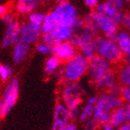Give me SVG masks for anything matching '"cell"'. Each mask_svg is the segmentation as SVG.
Returning <instances> with one entry per match:
<instances>
[{"label":"cell","mask_w":130,"mask_h":130,"mask_svg":"<svg viewBox=\"0 0 130 130\" xmlns=\"http://www.w3.org/2000/svg\"><path fill=\"white\" fill-rule=\"evenodd\" d=\"M57 3H62V2H66V1H69V0H55Z\"/></svg>","instance_id":"cell-39"},{"label":"cell","mask_w":130,"mask_h":130,"mask_svg":"<svg viewBox=\"0 0 130 130\" xmlns=\"http://www.w3.org/2000/svg\"><path fill=\"white\" fill-rule=\"evenodd\" d=\"M71 121L70 111L64 103L58 102L55 106L54 115H53V123L52 129L53 130H63L65 125Z\"/></svg>","instance_id":"cell-11"},{"label":"cell","mask_w":130,"mask_h":130,"mask_svg":"<svg viewBox=\"0 0 130 130\" xmlns=\"http://www.w3.org/2000/svg\"><path fill=\"white\" fill-rule=\"evenodd\" d=\"M84 95V88L77 82L65 83L61 89V101L67 106L68 109L80 110Z\"/></svg>","instance_id":"cell-5"},{"label":"cell","mask_w":130,"mask_h":130,"mask_svg":"<svg viewBox=\"0 0 130 130\" xmlns=\"http://www.w3.org/2000/svg\"><path fill=\"white\" fill-rule=\"evenodd\" d=\"M51 47L52 46H50V45H48V44H46L42 41L41 43L37 44L36 50L41 55H49L51 54Z\"/></svg>","instance_id":"cell-26"},{"label":"cell","mask_w":130,"mask_h":130,"mask_svg":"<svg viewBox=\"0 0 130 130\" xmlns=\"http://www.w3.org/2000/svg\"><path fill=\"white\" fill-rule=\"evenodd\" d=\"M97 100H98V96H90L89 98H87V102L88 103H91V104H94V105H96V103H97Z\"/></svg>","instance_id":"cell-35"},{"label":"cell","mask_w":130,"mask_h":130,"mask_svg":"<svg viewBox=\"0 0 130 130\" xmlns=\"http://www.w3.org/2000/svg\"><path fill=\"white\" fill-rule=\"evenodd\" d=\"M8 12V7L5 5H0V17L5 15L6 13Z\"/></svg>","instance_id":"cell-34"},{"label":"cell","mask_w":130,"mask_h":130,"mask_svg":"<svg viewBox=\"0 0 130 130\" xmlns=\"http://www.w3.org/2000/svg\"><path fill=\"white\" fill-rule=\"evenodd\" d=\"M122 105H124V102L120 95H116L107 91H103L100 95L98 96L97 103H96L97 107H100L108 111H113L114 109Z\"/></svg>","instance_id":"cell-10"},{"label":"cell","mask_w":130,"mask_h":130,"mask_svg":"<svg viewBox=\"0 0 130 130\" xmlns=\"http://www.w3.org/2000/svg\"><path fill=\"white\" fill-rule=\"evenodd\" d=\"M52 19L57 25H71L77 29H81L85 25V19L79 17L78 10L75 6L69 1L57 3V5L49 12Z\"/></svg>","instance_id":"cell-2"},{"label":"cell","mask_w":130,"mask_h":130,"mask_svg":"<svg viewBox=\"0 0 130 130\" xmlns=\"http://www.w3.org/2000/svg\"><path fill=\"white\" fill-rule=\"evenodd\" d=\"M3 22L5 23V34L3 36L1 46L9 47L14 46L20 40V31L21 24L16 20V18L11 13L8 12L1 17Z\"/></svg>","instance_id":"cell-6"},{"label":"cell","mask_w":130,"mask_h":130,"mask_svg":"<svg viewBox=\"0 0 130 130\" xmlns=\"http://www.w3.org/2000/svg\"><path fill=\"white\" fill-rule=\"evenodd\" d=\"M111 63H110L104 58L100 55H95L88 60V70L87 75L93 85L100 81L103 76L111 71Z\"/></svg>","instance_id":"cell-8"},{"label":"cell","mask_w":130,"mask_h":130,"mask_svg":"<svg viewBox=\"0 0 130 130\" xmlns=\"http://www.w3.org/2000/svg\"><path fill=\"white\" fill-rule=\"evenodd\" d=\"M100 127H101V129H103V130H113V129H115V128L111 125V123L104 124V125H100Z\"/></svg>","instance_id":"cell-36"},{"label":"cell","mask_w":130,"mask_h":130,"mask_svg":"<svg viewBox=\"0 0 130 130\" xmlns=\"http://www.w3.org/2000/svg\"><path fill=\"white\" fill-rule=\"evenodd\" d=\"M88 60L80 53L71 60L65 61L56 74L64 83H74L80 81L87 73Z\"/></svg>","instance_id":"cell-1"},{"label":"cell","mask_w":130,"mask_h":130,"mask_svg":"<svg viewBox=\"0 0 130 130\" xmlns=\"http://www.w3.org/2000/svg\"><path fill=\"white\" fill-rule=\"evenodd\" d=\"M62 60L54 54H50V56L47 57V59L45 61L44 71L46 75H52L60 70L61 67Z\"/></svg>","instance_id":"cell-18"},{"label":"cell","mask_w":130,"mask_h":130,"mask_svg":"<svg viewBox=\"0 0 130 130\" xmlns=\"http://www.w3.org/2000/svg\"><path fill=\"white\" fill-rule=\"evenodd\" d=\"M50 0H16L15 10L21 15H28L42 3H48Z\"/></svg>","instance_id":"cell-14"},{"label":"cell","mask_w":130,"mask_h":130,"mask_svg":"<svg viewBox=\"0 0 130 130\" xmlns=\"http://www.w3.org/2000/svg\"><path fill=\"white\" fill-rule=\"evenodd\" d=\"M125 119L126 122L130 123V104H125Z\"/></svg>","instance_id":"cell-33"},{"label":"cell","mask_w":130,"mask_h":130,"mask_svg":"<svg viewBox=\"0 0 130 130\" xmlns=\"http://www.w3.org/2000/svg\"><path fill=\"white\" fill-rule=\"evenodd\" d=\"M77 125H76L75 123L73 122V121H69V122L65 125L64 128H63V130H76L77 129Z\"/></svg>","instance_id":"cell-32"},{"label":"cell","mask_w":130,"mask_h":130,"mask_svg":"<svg viewBox=\"0 0 130 130\" xmlns=\"http://www.w3.org/2000/svg\"><path fill=\"white\" fill-rule=\"evenodd\" d=\"M110 117H111V111L103 110L95 105V111H94L93 118L100 124V125L110 123Z\"/></svg>","instance_id":"cell-23"},{"label":"cell","mask_w":130,"mask_h":130,"mask_svg":"<svg viewBox=\"0 0 130 130\" xmlns=\"http://www.w3.org/2000/svg\"><path fill=\"white\" fill-rule=\"evenodd\" d=\"M51 54L56 55L62 62H65L78 54V49L71 41H62L52 46Z\"/></svg>","instance_id":"cell-9"},{"label":"cell","mask_w":130,"mask_h":130,"mask_svg":"<svg viewBox=\"0 0 130 130\" xmlns=\"http://www.w3.org/2000/svg\"><path fill=\"white\" fill-rule=\"evenodd\" d=\"M118 81L122 87H127L130 86V64L125 63L122 65L117 73Z\"/></svg>","instance_id":"cell-20"},{"label":"cell","mask_w":130,"mask_h":130,"mask_svg":"<svg viewBox=\"0 0 130 130\" xmlns=\"http://www.w3.org/2000/svg\"><path fill=\"white\" fill-rule=\"evenodd\" d=\"M42 31L39 28L35 27L34 25L28 22L21 24V31H20V39L24 41L25 43L32 45L37 43L39 38L41 37Z\"/></svg>","instance_id":"cell-12"},{"label":"cell","mask_w":130,"mask_h":130,"mask_svg":"<svg viewBox=\"0 0 130 130\" xmlns=\"http://www.w3.org/2000/svg\"><path fill=\"white\" fill-rule=\"evenodd\" d=\"M126 122L125 119V112L124 105L120 106L118 108L114 109L111 111V117H110V123L114 128H118Z\"/></svg>","instance_id":"cell-19"},{"label":"cell","mask_w":130,"mask_h":130,"mask_svg":"<svg viewBox=\"0 0 130 130\" xmlns=\"http://www.w3.org/2000/svg\"><path fill=\"white\" fill-rule=\"evenodd\" d=\"M96 9L100 11V12H102L103 14H105L106 16H108L110 19L112 20L118 25L122 24L123 20H124V16H125V14L123 12V9L115 8L113 6L110 5L106 1L100 2L98 5L97 8H96Z\"/></svg>","instance_id":"cell-13"},{"label":"cell","mask_w":130,"mask_h":130,"mask_svg":"<svg viewBox=\"0 0 130 130\" xmlns=\"http://www.w3.org/2000/svg\"><path fill=\"white\" fill-rule=\"evenodd\" d=\"M13 70L8 64L0 63V80L4 82H8L12 78Z\"/></svg>","instance_id":"cell-24"},{"label":"cell","mask_w":130,"mask_h":130,"mask_svg":"<svg viewBox=\"0 0 130 130\" xmlns=\"http://www.w3.org/2000/svg\"><path fill=\"white\" fill-rule=\"evenodd\" d=\"M120 97L122 99L124 104H130V86L122 87Z\"/></svg>","instance_id":"cell-27"},{"label":"cell","mask_w":130,"mask_h":130,"mask_svg":"<svg viewBox=\"0 0 130 130\" xmlns=\"http://www.w3.org/2000/svg\"><path fill=\"white\" fill-rule=\"evenodd\" d=\"M85 22L92 23L98 29L99 32L106 37L115 39L117 34L119 32V25L96 8L87 14L85 18Z\"/></svg>","instance_id":"cell-4"},{"label":"cell","mask_w":130,"mask_h":130,"mask_svg":"<svg viewBox=\"0 0 130 130\" xmlns=\"http://www.w3.org/2000/svg\"><path fill=\"white\" fill-rule=\"evenodd\" d=\"M77 32L74 26H71V25H57L54 31L52 32H48L53 35L55 40L59 42H62V41H70L71 38L73 37L74 34Z\"/></svg>","instance_id":"cell-15"},{"label":"cell","mask_w":130,"mask_h":130,"mask_svg":"<svg viewBox=\"0 0 130 130\" xmlns=\"http://www.w3.org/2000/svg\"><path fill=\"white\" fill-rule=\"evenodd\" d=\"M94 111H95V105H94V104H91V103L87 102L81 109H80L78 120L82 124H84V123H86L89 119L93 118Z\"/></svg>","instance_id":"cell-21"},{"label":"cell","mask_w":130,"mask_h":130,"mask_svg":"<svg viewBox=\"0 0 130 130\" xmlns=\"http://www.w3.org/2000/svg\"><path fill=\"white\" fill-rule=\"evenodd\" d=\"M124 1H125V3H129L130 2V0H124Z\"/></svg>","instance_id":"cell-40"},{"label":"cell","mask_w":130,"mask_h":130,"mask_svg":"<svg viewBox=\"0 0 130 130\" xmlns=\"http://www.w3.org/2000/svg\"><path fill=\"white\" fill-rule=\"evenodd\" d=\"M120 130H130V123L125 122V124H123L121 126L119 127Z\"/></svg>","instance_id":"cell-37"},{"label":"cell","mask_w":130,"mask_h":130,"mask_svg":"<svg viewBox=\"0 0 130 130\" xmlns=\"http://www.w3.org/2000/svg\"><path fill=\"white\" fill-rule=\"evenodd\" d=\"M45 18H46V14L45 13L35 10L32 11L31 13L27 15V22L32 25H34L35 27L42 29V25L44 23Z\"/></svg>","instance_id":"cell-22"},{"label":"cell","mask_w":130,"mask_h":130,"mask_svg":"<svg viewBox=\"0 0 130 130\" xmlns=\"http://www.w3.org/2000/svg\"><path fill=\"white\" fill-rule=\"evenodd\" d=\"M3 118H4L3 117V103H2V100H0V122H1V120Z\"/></svg>","instance_id":"cell-38"},{"label":"cell","mask_w":130,"mask_h":130,"mask_svg":"<svg viewBox=\"0 0 130 130\" xmlns=\"http://www.w3.org/2000/svg\"><path fill=\"white\" fill-rule=\"evenodd\" d=\"M30 52V45L20 39L13 46L12 49V60L15 64H20L27 58Z\"/></svg>","instance_id":"cell-16"},{"label":"cell","mask_w":130,"mask_h":130,"mask_svg":"<svg viewBox=\"0 0 130 130\" xmlns=\"http://www.w3.org/2000/svg\"><path fill=\"white\" fill-rule=\"evenodd\" d=\"M95 45L97 54L104 58L112 65L119 64L124 60V55L115 39L106 37L104 35H98L95 38Z\"/></svg>","instance_id":"cell-3"},{"label":"cell","mask_w":130,"mask_h":130,"mask_svg":"<svg viewBox=\"0 0 130 130\" xmlns=\"http://www.w3.org/2000/svg\"><path fill=\"white\" fill-rule=\"evenodd\" d=\"M105 1L110 5L113 6L117 8H120V9H123L125 5V2L124 0H105Z\"/></svg>","instance_id":"cell-29"},{"label":"cell","mask_w":130,"mask_h":130,"mask_svg":"<svg viewBox=\"0 0 130 130\" xmlns=\"http://www.w3.org/2000/svg\"><path fill=\"white\" fill-rule=\"evenodd\" d=\"M56 28V23H55L54 20L52 19V17L50 16V14L47 13L46 14V18L44 21V23L42 25V34H48V32H52Z\"/></svg>","instance_id":"cell-25"},{"label":"cell","mask_w":130,"mask_h":130,"mask_svg":"<svg viewBox=\"0 0 130 130\" xmlns=\"http://www.w3.org/2000/svg\"><path fill=\"white\" fill-rule=\"evenodd\" d=\"M122 24L124 25V27L125 28V30L127 31V32L130 34V12L129 13L125 14Z\"/></svg>","instance_id":"cell-31"},{"label":"cell","mask_w":130,"mask_h":130,"mask_svg":"<svg viewBox=\"0 0 130 130\" xmlns=\"http://www.w3.org/2000/svg\"><path fill=\"white\" fill-rule=\"evenodd\" d=\"M84 126H85V129L95 130V129H98L100 125V124H99V123L94 119V118H91V119H89L86 123H84Z\"/></svg>","instance_id":"cell-28"},{"label":"cell","mask_w":130,"mask_h":130,"mask_svg":"<svg viewBox=\"0 0 130 130\" xmlns=\"http://www.w3.org/2000/svg\"><path fill=\"white\" fill-rule=\"evenodd\" d=\"M20 95V81L17 77L11 78L8 81L2 95L3 117L5 118L16 105Z\"/></svg>","instance_id":"cell-7"},{"label":"cell","mask_w":130,"mask_h":130,"mask_svg":"<svg viewBox=\"0 0 130 130\" xmlns=\"http://www.w3.org/2000/svg\"><path fill=\"white\" fill-rule=\"evenodd\" d=\"M117 45L124 57L130 56V34L127 31H119L115 37Z\"/></svg>","instance_id":"cell-17"},{"label":"cell","mask_w":130,"mask_h":130,"mask_svg":"<svg viewBox=\"0 0 130 130\" xmlns=\"http://www.w3.org/2000/svg\"><path fill=\"white\" fill-rule=\"evenodd\" d=\"M85 5L90 9H95L100 3V0H84Z\"/></svg>","instance_id":"cell-30"}]
</instances>
